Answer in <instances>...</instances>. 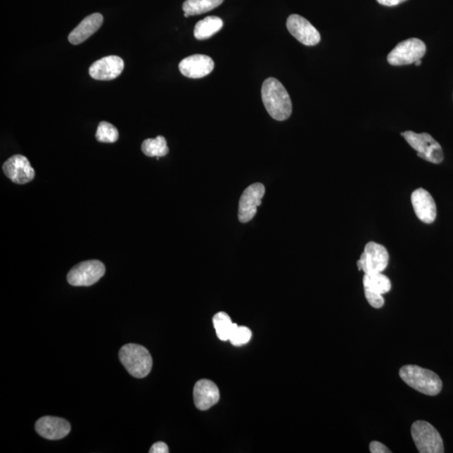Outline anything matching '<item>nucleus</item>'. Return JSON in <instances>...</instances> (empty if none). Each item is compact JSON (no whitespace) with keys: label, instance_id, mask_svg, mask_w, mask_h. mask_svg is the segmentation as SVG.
<instances>
[{"label":"nucleus","instance_id":"nucleus-1","mask_svg":"<svg viewBox=\"0 0 453 453\" xmlns=\"http://www.w3.org/2000/svg\"><path fill=\"white\" fill-rule=\"evenodd\" d=\"M261 96L264 108L274 120L284 121L289 119L293 113V103L288 91L280 81L269 77L264 82Z\"/></svg>","mask_w":453,"mask_h":453},{"label":"nucleus","instance_id":"nucleus-2","mask_svg":"<svg viewBox=\"0 0 453 453\" xmlns=\"http://www.w3.org/2000/svg\"><path fill=\"white\" fill-rule=\"evenodd\" d=\"M404 383L421 393L434 396L441 392L442 382L437 374L416 365H406L400 370Z\"/></svg>","mask_w":453,"mask_h":453},{"label":"nucleus","instance_id":"nucleus-3","mask_svg":"<svg viewBox=\"0 0 453 453\" xmlns=\"http://www.w3.org/2000/svg\"><path fill=\"white\" fill-rule=\"evenodd\" d=\"M120 360L130 376L142 378L151 371L153 360L150 352L139 344L129 343L121 347Z\"/></svg>","mask_w":453,"mask_h":453},{"label":"nucleus","instance_id":"nucleus-4","mask_svg":"<svg viewBox=\"0 0 453 453\" xmlns=\"http://www.w3.org/2000/svg\"><path fill=\"white\" fill-rule=\"evenodd\" d=\"M402 136L417 152L419 158L434 164H440L443 160L442 146L429 134H416L408 130L402 133Z\"/></svg>","mask_w":453,"mask_h":453},{"label":"nucleus","instance_id":"nucleus-5","mask_svg":"<svg viewBox=\"0 0 453 453\" xmlns=\"http://www.w3.org/2000/svg\"><path fill=\"white\" fill-rule=\"evenodd\" d=\"M411 435L418 452L421 453H443L441 435L428 422L417 421L411 426Z\"/></svg>","mask_w":453,"mask_h":453},{"label":"nucleus","instance_id":"nucleus-6","mask_svg":"<svg viewBox=\"0 0 453 453\" xmlns=\"http://www.w3.org/2000/svg\"><path fill=\"white\" fill-rule=\"evenodd\" d=\"M425 43L417 38L408 39L399 43L387 56L388 63L392 66H404L415 63L426 54Z\"/></svg>","mask_w":453,"mask_h":453},{"label":"nucleus","instance_id":"nucleus-7","mask_svg":"<svg viewBox=\"0 0 453 453\" xmlns=\"http://www.w3.org/2000/svg\"><path fill=\"white\" fill-rule=\"evenodd\" d=\"M106 274V267L99 260H87L74 267L68 274V281L73 286H90Z\"/></svg>","mask_w":453,"mask_h":453},{"label":"nucleus","instance_id":"nucleus-8","mask_svg":"<svg viewBox=\"0 0 453 453\" xmlns=\"http://www.w3.org/2000/svg\"><path fill=\"white\" fill-rule=\"evenodd\" d=\"M389 253L385 247L376 242H369L357 262L359 271L364 274L382 273L389 264Z\"/></svg>","mask_w":453,"mask_h":453},{"label":"nucleus","instance_id":"nucleus-9","mask_svg":"<svg viewBox=\"0 0 453 453\" xmlns=\"http://www.w3.org/2000/svg\"><path fill=\"white\" fill-rule=\"evenodd\" d=\"M264 193V186L261 183H255L243 191L238 204V219L241 223H248L254 219Z\"/></svg>","mask_w":453,"mask_h":453},{"label":"nucleus","instance_id":"nucleus-10","mask_svg":"<svg viewBox=\"0 0 453 453\" xmlns=\"http://www.w3.org/2000/svg\"><path fill=\"white\" fill-rule=\"evenodd\" d=\"M286 27L296 40L305 46H316L321 42L320 33L302 16L290 15L286 21Z\"/></svg>","mask_w":453,"mask_h":453},{"label":"nucleus","instance_id":"nucleus-11","mask_svg":"<svg viewBox=\"0 0 453 453\" xmlns=\"http://www.w3.org/2000/svg\"><path fill=\"white\" fill-rule=\"evenodd\" d=\"M4 174L16 184H25L32 181L34 177V171L24 155H15L8 158L3 165Z\"/></svg>","mask_w":453,"mask_h":453},{"label":"nucleus","instance_id":"nucleus-12","mask_svg":"<svg viewBox=\"0 0 453 453\" xmlns=\"http://www.w3.org/2000/svg\"><path fill=\"white\" fill-rule=\"evenodd\" d=\"M124 68L123 59L117 56H108L91 65L89 74L95 80L110 81L119 77Z\"/></svg>","mask_w":453,"mask_h":453},{"label":"nucleus","instance_id":"nucleus-13","mask_svg":"<svg viewBox=\"0 0 453 453\" xmlns=\"http://www.w3.org/2000/svg\"><path fill=\"white\" fill-rule=\"evenodd\" d=\"M215 69V62L206 55H193L183 59L179 70L183 76L189 78H202L209 75Z\"/></svg>","mask_w":453,"mask_h":453},{"label":"nucleus","instance_id":"nucleus-14","mask_svg":"<svg viewBox=\"0 0 453 453\" xmlns=\"http://www.w3.org/2000/svg\"><path fill=\"white\" fill-rule=\"evenodd\" d=\"M411 203L418 219L425 224H433L437 217V206L428 191L419 189L413 191Z\"/></svg>","mask_w":453,"mask_h":453},{"label":"nucleus","instance_id":"nucleus-15","mask_svg":"<svg viewBox=\"0 0 453 453\" xmlns=\"http://www.w3.org/2000/svg\"><path fill=\"white\" fill-rule=\"evenodd\" d=\"M37 433L48 440H60L66 438L71 431V425L63 418L44 416L36 423Z\"/></svg>","mask_w":453,"mask_h":453},{"label":"nucleus","instance_id":"nucleus-16","mask_svg":"<svg viewBox=\"0 0 453 453\" xmlns=\"http://www.w3.org/2000/svg\"><path fill=\"white\" fill-rule=\"evenodd\" d=\"M194 402L200 411H207L220 399L219 388L211 381L201 380L196 383L194 390Z\"/></svg>","mask_w":453,"mask_h":453},{"label":"nucleus","instance_id":"nucleus-17","mask_svg":"<svg viewBox=\"0 0 453 453\" xmlns=\"http://www.w3.org/2000/svg\"><path fill=\"white\" fill-rule=\"evenodd\" d=\"M103 23V17L99 13H94L93 15L87 16L75 29L70 33L68 41L72 45H79L85 42L98 29L101 27Z\"/></svg>","mask_w":453,"mask_h":453},{"label":"nucleus","instance_id":"nucleus-18","mask_svg":"<svg viewBox=\"0 0 453 453\" xmlns=\"http://www.w3.org/2000/svg\"><path fill=\"white\" fill-rule=\"evenodd\" d=\"M224 23L219 17L208 16L200 20L194 28V37L203 41L210 38L223 28Z\"/></svg>","mask_w":453,"mask_h":453},{"label":"nucleus","instance_id":"nucleus-19","mask_svg":"<svg viewBox=\"0 0 453 453\" xmlns=\"http://www.w3.org/2000/svg\"><path fill=\"white\" fill-rule=\"evenodd\" d=\"M363 283L364 290L371 291L381 295L389 293L391 289L390 279L382 273L365 274Z\"/></svg>","mask_w":453,"mask_h":453},{"label":"nucleus","instance_id":"nucleus-20","mask_svg":"<svg viewBox=\"0 0 453 453\" xmlns=\"http://www.w3.org/2000/svg\"><path fill=\"white\" fill-rule=\"evenodd\" d=\"M224 0H186L182 8L189 16L204 14L221 6Z\"/></svg>","mask_w":453,"mask_h":453},{"label":"nucleus","instance_id":"nucleus-21","mask_svg":"<svg viewBox=\"0 0 453 453\" xmlns=\"http://www.w3.org/2000/svg\"><path fill=\"white\" fill-rule=\"evenodd\" d=\"M213 325L216 330L217 338L222 341H229L237 324H234L226 313L221 312L212 318Z\"/></svg>","mask_w":453,"mask_h":453},{"label":"nucleus","instance_id":"nucleus-22","mask_svg":"<svg viewBox=\"0 0 453 453\" xmlns=\"http://www.w3.org/2000/svg\"><path fill=\"white\" fill-rule=\"evenodd\" d=\"M141 150L143 154L149 158H163L169 152L167 139L163 136L155 139H147L143 142Z\"/></svg>","mask_w":453,"mask_h":453},{"label":"nucleus","instance_id":"nucleus-23","mask_svg":"<svg viewBox=\"0 0 453 453\" xmlns=\"http://www.w3.org/2000/svg\"><path fill=\"white\" fill-rule=\"evenodd\" d=\"M96 139L102 143H115L119 139V132L113 125L103 121L98 125Z\"/></svg>","mask_w":453,"mask_h":453},{"label":"nucleus","instance_id":"nucleus-24","mask_svg":"<svg viewBox=\"0 0 453 453\" xmlns=\"http://www.w3.org/2000/svg\"><path fill=\"white\" fill-rule=\"evenodd\" d=\"M252 338V332L250 328L246 326H236L234 330L232 335H231L229 341L235 347L245 345L249 343Z\"/></svg>","mask_w":453,"mask_h":453},{"label":"nucleus","instance_id":"nucleus-25","mask_svg":"<svg viewBox=\"0 0 453 453\" xmlns=\"http://www.w3.org/2000/svg\"><path fill=\"white\" fill-rule=\"evenodd\" d=\"M364 294L370 306L377 309L384 306L385 299L383 298V295L374 293V291L369 290H364Z\"/></svg>","mask_w":453,"mask_h":453},{"label":"nucleus","instance_id":"nucleus-26","mask_svg":"<svg viewBox=\"0 0 453 453\" xmlns=\"http://www.w3.org/2000/svg\"><path fill=\"white\" fill-rule=\"evenodd\" d=\"M370 452L372 453H390L391 451L384 444L378 442H372L369 445Z\"/></svg>","mask_w":453,"mask_h":453},{"label":"nucleus","instance_id":"nucleus-27","mask_svg":"<svg viewBox=\"0 0 453 453\" xmlns=\"http://www.w3.org/2000/svg\"><path fill=\"white\" fill-rule=\"evenodd\" d=\"M150 452L151 453H168L169 448L167 444L162 442H159L155 443L154 445L151 447Z\"/></svg>","mask_w":453,"mask_h":453},{"label":"nucleus","instance_id":"nucleus-28","mask_svg":"<svg viewBox=\"0 0 453 453\" xmlns=\"http://www.w3.org/2000/svg\"><path fill=\"white\" fill-rule=\"evenodd\" d=\"M407 1V0H377V2L384 6H395L400 4Z\"/></svg>","mask_w":453,"mask_h":453},{"label":"nucleus","instance_id":"nucleus-29","mask_svg":"<svg viewBox=\"0 0 453 453\" xmlns=\"http://www.w3.org/2000/svg\"><path fill=\"white\" fill-rule=\"evenodd\" d=\"M421 60H416V62L415 63V65H416V66H417V67L421 66Z\"/></svg>","mask_w":453,"mask_h":453}]
</instances>
